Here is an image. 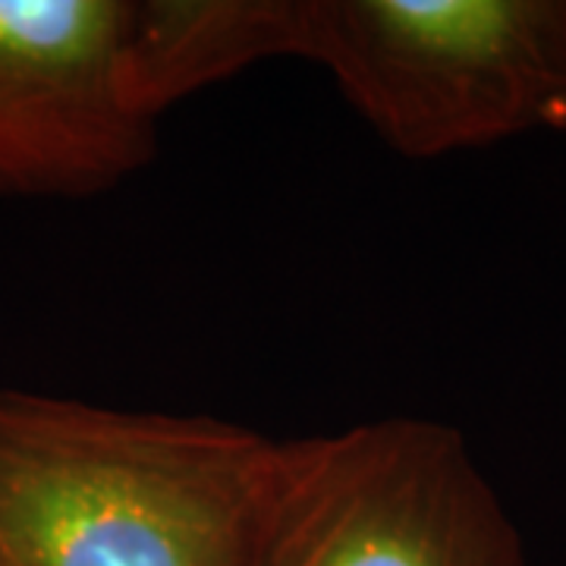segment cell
Masks as SVG:
<instances>
[{"label": "cell", "instance_id": "3", "mask_svg": "<svg viewBox=\"0 0 566 566\" xmlns=\"http://www.w3.org/2000/svg\"><path fill=\"white\" fill-rule=\"evenodd\" d=\"M243 566H528L453 424L385 416L277 441Z\"/></svg>", "mask_w": 566, "mask_h": 566}, {"label": "cell", "instance_id": "1", "mask_svg": "<svg viewBox=\"0 0 566 566\" xmlns=\"http://www.w3.org/2000/svg\"><path fill=\"white\" fill-rule=\"evenodd\" d=\"M277 441L0 387V566H243Z\"/></svg>", "mask_w": 566, "mask_h": 566}, {"label": "cell", "instance_id": "2", "mask_svg": "<svg viewBox=\"0 0 566 566\" xmlns=\"http://www.w3.org/2000/svg\"><path fill=\"white\" fill-rule=\"evenodd\" d=\"M293 61L412 161L566 129V0H296Z\"/></svg>", "mask_w": 566, "mask_h": 566}, {"label": "cell", "instance_id": "5", "mask_svg": "<svg viewBox=\"0 0 566 566\" xmlns=\"http://www.w3.org/2000/svg\"><path fill=\"white\" fill-rule=\"evenodd\" d=\"M293 35L296 0H136L126 48L133 98L161 120L208 85L290 61Z\"/></svg>", "mask_w": 566, "mask_h": 566}, {"label": "cell", "instance_id": "4", "mask_svg": "<svg viewBox=\"0 0 566 566\" xmlns=\"http://www.w3.org/2000/svg\"><path fill=\"white\" fill-rule=\"evenodd\" d=\"M136 0H0V196L88 199L158 151L129 88Z\"/></svg>", "mask_w": 566, "mask_h": 566}]
</instances>
